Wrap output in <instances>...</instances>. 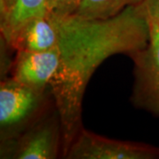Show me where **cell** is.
<instances>
[{
	"instance_id": "obj_2",
	"label": "cell",
	"mask_w": 159,
	"mask_h": 159,
	"mask_svg": "<svg viewBox=\"0 0 159 159\" xmlns=\"http://www.w3.org/2000/svg\"><path fill=\"white\" fill-rule=\"evenodd\" d=\"M48 97L11 78L0 83L1 143L12 140L47 112Z\"/></svg>"
},
{
	"instance_id": "obj_6",
	"label": "cell",
	"mask_w": 159,
	"mask_h": 159,
	"mask_svg": "<svg viewBox=\"0 0 159 159\" xmlns=\"http://www.w3.org/2000/svg\"><path fill=\"white\" fill-rule=\"evenodd\" d=\"M60 63L58 47L48 51H17L11 78L38 92H45Z\"/></svg>"
},
{
	"instance_id": "obj_3",
	"label": "cell",
	"mask_w": 159,
	"mask_h": 159,
	"mask_svg": "<svg viewBox=\"0 0 159 159\" xmlns=\"http://www.w3.org/2000/svg\"><path fill=\"white\" fill-rule=\"evenodd\" d=\"M1 144V158L55 159L62 156V128L57 109Z\"/></svg>"
},
{
	"instance_id": "obj_11",
	"label": "cell",
	"mask_w": 159,
	"mask_h": 159,
	"mask_svg": "<svg viewBox=\"0 0 159 159\" xmlns=\"http://www.w3.org/2000/svg\"><path fill=\"white\" fill-rule=\"evenodd\" d=\"M142 6L146 15L159 25V0H145Z\"/></svg>"
},
{
	"instance_id": "obj_5",
	"label": "cell",
	"mask_w": 159,
	"mask_h": 159,
	"mask_svg": "<svg viewBox=\"0 0 159 159\" xmlns=\"http://www.w3.org/2000/svg\"><path fill=\"white\" fill-rule=\"evenodd\" d=\"M67 159H159V148L102 136L84 127L70 146Z\"/></svg>"
},
{
	"instance_id": "obj_1",
	"label": "cell",
	"mask_w": 159,
	"mask_h": 159,
	"mask_svg": "<svg viewBox=\"0 0 159 159\" xmlns=\"http://www.w3.org/2000/svg\"><path fill=\"white\" fill-rule=\"evenodd\" d=\"M52 20L57 29L60 63L50 88L61 123L65 157L83 127L82 101L95 71L113 55L129 57L146 47L150 30L142 3L106 20H88L74 14Z\"/></svg>"
},
{
	"instance_id": "obj_7",
	"label": "cell",
	"mask_w": 159,
	"mask_h": 159,
	"mask_svg": "<svg viewBox=\"0 0 159 159\" xmlns=\"http://www.w3.org/2000/svg\"><path fill=\"white\" fill-rule=\"evenodd\" d=\"M46 14V0H16L11 11L0 20L1 38L12 49L20 34L32 20Z\"/></svg>"
},
{
	"instance_id": "obj_4",
	"label": "cell",
	"mask_w": 159,
	"mask_h": 159,
	"mask_svg": "<svg viewBox=\"0 0 159 159\" xmlns=\"http://www.w3.org/2000/svg\"><path fill=\"white\" fill-rule=\"evenodd\" d=\"M147 18L150 30L148 44L129 56L134 64L131 101L136 108L159 116V25Z\"/></svg>"
},
{
	"instance_id": "obj_10",
	"label": "cell",
	"mask_w": 159,
	"mask_h": 159,
	"mask_svg": "<svg viewBox=\"0 0 159 159\" xmlns=\"http://www.w3.org/2000/svg\"><path fill=\"white\" fill-rule=\"evenodd\" d=\"M81 0H46V13L52 20H58L75 14Z\"/></svg>"
},
{
	"instance_id": "obj_9",
	"label": "cell",
	"mask_w": 159,
	"mask_h": 159,
	"mask_svg": "<svg viewBox=\"0 0 159 159\" xmlns=\"http://www.w3.org/2000/svg\"><path fill=\"white\" fill-rule=\"evenodd\" d=\"M145 0H81L75 15L88 20H106L118 15L126 7Z\"/></svg>"
},
{
	"instance_id": "obj_12",
	"label": "cell",
	"mask_w": 159,
	"mask_h": 159,
	"mask_svg": "<svg viewBox=\"0 0 159 159\" xmlns=\"http://www.w3.org/2000/svg\"><path fill=\"white\" fill-rule=\"evenodd\" d=\"M16 0H0V20L9 14Z\"/></svg>"
},
{
	"instance_id": "obj_8",
	"label": "cell",
	"mask_w": 159,
	"mask_h": 159,
	"mask_svg": "<svg viewBox=\"0 0 159 159\" xmlns=\"http://www.w3.org/2000/svg\"><path fill=\"white\" fill-rule=\"evenodd\" d=\"M57 46V33L54 21L45 15L32 20L24 28L12 50L48 51Z\"/></svg>"
}]
</instances>
